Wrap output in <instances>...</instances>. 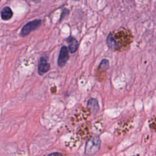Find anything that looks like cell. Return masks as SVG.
Masks as SVG:
<instances>
[{
  "instance_id": "obj_1",
  "label": "cell",
  "mask_w": 156,
  "mask_h": 156,
  "mask_svg": "<svg viewBox=\"0 0 156 156\" xmlns=\"http://www.w3.org/2000/svg\"><path fill=\"white\" fill-rule=\"evenodd\" d=\"M133 41V36L130 30L126 29L110 32L107 38V43L108 48L115 51L126 50Z\"/></svg>"
},
{
  "instance_id": "obj_2",
  "label": "cell",
  "mask_w": 156,
  "mask_h": 156,
  "mask_svg": "<svg viewBox=\"0 0 156 156\" xmlns=\"http://www.w3.org/2000/svg\"><path fill=\"white\" fill-rule=\"evenodd\" d=\"M101 143V140L98 136H91L86 143L85 154L93 155L96 153L100 148Z\"/></svg>"
},
{
  "instance_id": "obj_3",
  "label": "cell",
  "mask_w": 156,
  "mask_h": 156,
  "mask_svg": "<svg viewBox=\"0 0 156 156\" xmlns=\"http://www.w3.org/2000/svg\"><path fill=\"white\" fill-rule=\"evenodd\" d=\"M41 24V21L40 20H35L30 21L26 24L21 30L20 34L21 36L24 37L30 33L32 31L37 29Z\"/></svg>"
},
{
  "instance_id": "obj_4",
  "label": "cell",
  "mask_w": 156,
  "mask_h": 156,
  "mask_svg": "<svg viewBox=\"0 0 156 156\" xmlns=\"http://www.w3.org/2000/svg\"><path fill=\"white\" fill-rule=\"evenodd\" d=\"M68 59H69L68 49L66 46H63L60 49L58 60H57V63L58 66L60 68L63 67L66 65Z\"/></svg>"
},
{
  "instance_id": "obj_5",
  "label": "cell",
  "mask_w": 156,
  "mask_h": 156,
  "mask_svg": "<svg viewBox=\"0 0 156 156\" xmlns=\"http://www.w3.org/2000/svg\"><path fill=\"white\" fill-rule=\"evenodd\" d=\"M50 69V64L46 56H42L40 58L38 65V73L40 75H43Z\"/></svg>"
},
{
  "instance_id": "obj_6",
  "label": "cell",
  "mask_w": 156,
  "mask_h": 156,
  "mask_svg": "<svg viewBox=\"0 0 156 156\" xmlns=\"http://www.w3.org/2000/svg\"><path fill=\"white\" fill-rule=\"evenodd\" d=\"M87 107L93 113H96L99 111V107L98 102L94 98H90L87 102Z\"/></svg>"
},
{
  "instance_id": "obj_7",
  "label": "cell",
  "mask_w": 156,
  "mask_h": 156,
  "mask_svg": "<svg viewBox=\"0 0 156 156\" xmlns=\"http://www.w3.org/2000/svg\"><path fill=\"white\" fill-rule=\"evenodd\" d=\"M66 41L69 43V51H70V52L71 53L75 52L78 48L77 40L73 37H69V38H67Z\"/></svg>"
},
{
  "instance_id": "obj_8",
  "label": "cell",
  "mask_w": 156,
  "mask_h": 156,
  "mask_svg": "<svg viewBox=\"0 0 156 156\" xmlns=\"http://www.w3.org/2000/svg\"><path fill=\"white\" fill-rule=\"evenodd\" d=\"M13 16V12L9 7H5L1 11V16L2 20L6 21L10 20Z\"/></svg>"
},
{
  "instance_id": "obj_9",
  "label": "cell",
  "mask_w": 156,
  "mask_h": 156,
  "mask_svg": "<svg viewBox=\"0 0 156 156\" xmlns=\"http://www.w3.org/2000/svg\"><path fill=\"white\" fill-rule=\"evenodd\" d=\"M109 67V62L107 59H103L101 60L98 68L102 70H106Z\"/></svg>"
},
{
  "instance_id": "obj_10",
  "label": "cell",
  "mask_w": 156,
  "mask_h": 156,
  "mask_svg": "<svg viewBox=\"0 0 156 156\" xmlns=\"http://www.w3.org/2000/svg\"><path fill=\"white\" fill-rule=\"evenodd\" d=\"M56 154H60V153H56V152H55V153H52V154H49V155H56Z\"/></svg>"
}]
</instances>
